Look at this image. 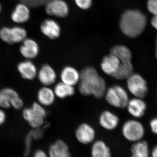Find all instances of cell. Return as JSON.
Returning <instances> with one entry per match:
<instances>
[{
    "mask_svg": "<svg viewBox=\"0 0 157 157\" xmlns=\"http://www.w3.org/2000/svg\"><path fill=\"white\" fill-rule=\"evenodd\" d=\"M42 33L51 39H56L60 35V28L58 24L52 20H46L41 25Z\"/></svg>",
    "mask_w": 157,
    "mask_h": 157,
    "instance_id": "19",
    "label": "cell"
},
{
    "mask_svg": "<svg viewBox=\"0 0 157 157\" xmlns=\"http://www.w3.org/2000/svg\"><path fill=\"white\" fill-rule=\"evenodd\" d=\"M30 17L29 8L24 4L17 5L11 15V18L14 22L22 23L27 21Z\"/></svg>",
    "mask_w": 157,
    "mask_h": 157,
    "instance_id": "21",
    "label": "cell"
},
{
    "mask_svg": "<svg viewBox=\"0 0 157 157\" xmlns=\"http://www.w3.org/2000/svg\"><path fill=\"white\" fill-rule=\"evenodd\" d=\"M134 67L132 61L121 62L117 71L112 77L118 80L127 79L133 74Z\"/></svg>",
    "mask_w": 157,
    "mask_h": 157,
    "instance_id": "26",
    "label": "cell"
},
{
    "mask_svg": "<svg viewBox=\"0 0 157 157\" xmlns=\"http://www.w3.org/2000/svg\"><path fill=\"white\" fill-rule=\"evenodd\" d=\"M46 13L49 15L58 17H65L69 12L67 3L63 0H50L45 5Z\"/></svg>",
    "mask_w": 157,
    "mask_h": 157,
    "instance_id": "9",
    "label": "cell"
},
{
    "mask_svg": "<svg viewBox=\"0 0 157 157\" xmlns=\"http://www.w3.org/2000/svg\"><path fill=\"white\" fill-rule=\"evenodd\" d=\"M120 120L117 115L109 110L103 111L99 117V123L104 130L111 131L115 130L119 124Z\"/></svg>",
    "mask_w": 157,
    "mask_h": 157,
    "instance_id": "11",
    "label": "cell"
},
{
    "mask_svg": "<svg viewBox=\"0 0 157 157\" xmlns=\"http://www.w3.org/2000/svg\"><path fill=\"white\" fill-rule=\"evenodd\" d=\"M56 97L53 90L49 86H44L38 91L37 94L38 103L43 107L50 106L55 102Z\"/></svg>",
    "mask_w": 157,
    "mask_h": 157,
    "instance_id": "20",
    "label": "cell"
},
{
    "mask_svg": "<svg viewBox=\"0 0 157 157\" xmlns=\"http://www.w3.org/2000/svg\"><path fill=\"white\" fill-rule=\"evenodd\" d=\"M151 24L157 30V16H155L151 20Z\"/></svg>",
    "mask_w": 157,
    "mask_h": 157,
    "instance_id": "36",
    "label": "cell"
},
{
    "mask_svg": "<svg viewBox=\"0 0 157 157\" xmlns=\"http://www.w3.org/2000/svg\"><path fill=\"white\" fill-rule=\"evenodd\" d=\"M6 113L2 108L0 107V126L2 125L6 120Z\"/></svg>",
    "mask_w": 157,
    "mask_h": 157,
    "instance_id": "35",
    "label": "cell"
},
{
    "mask_svg": "<svg viewBox=\"0 0 157 157\" xmlns=\"http://www.w3.org/2000/svg\"><path fill=\"white\" fill-rule=\"evenodd\" d=\"M1 92L6 96L11 103V107L14 109H20L23 107V101L15 90L11 88H5L1 90Z\"/></svg>",
    "mask_w": 157,
    "mask_h": 157,
    "instance_id": "22",
    "label": "cell"
},
{
    "mask_svg": "<svg viewBox=\"0 0 157 157\" xmlns=\"http://www.w3.org/2000/svg\"><path fill=\"white\" fill-rule=\"evenodd\" d=\"M109 53L116 57L121 62L132 61V52L125 45H115L110 49Z\"/></svg>",
    "mask_w": 157,
    "mask_h": 157,
    "instance_id": "23",
    "label": "cell"
},
{
    "mask_svg": "<svg viewBox=\"0 0 157 157\" xmlns=\"http://www.w3.org/2000/svg\"><path fill=\"white\" fill-rule=\"evenodd\" d=\"M50 0H19L21 3L24 4L29 8H37L45 6Z\"/></svg>",
    "mask_w": 157,
    "mask_h": 157,
    "instance_id": "27",
    "label": "cell"
},
{
    "mask_svg": "<svg viewBox=\"0 0 157 157\" xmlns=\"http://www.w3.org/2000/svg\"><path fill=\"white\" fill-rule=\"evenodd\" d=\"M38 79L44 86H49L55 83L57 74L55 70L50 65L44 64L42 66L37 74Z\"/></svg>",
    "mask_w": 157,
    "mask_h": 157,
    "instance_id": "12",
    "label": "cell"
},
{
    "mask_svg": "<svg viewBox=\"0 0 157 157\" xmlns=\"http://www.w3.org/2000/svg\"><path fill=\"white\" fill-rule=\"evenodd\" d=\"M1 5H0V11H1Z\"/></svg>",
    "mask_w": 157,
    "mask_h": 157,
    "instance_id": "39",
    "label": "cell"
},
{
    "mask_svg": "<svg viewBox=\"0 0 157 157\" xmlns=\"http://www.w3.org/2000/svg\"><path fill=\"white\" fill-rule=\"evenodd\" d=\"M33 139L31 135V132H30L25 138V149L24 155L25 157H29L30 154L31 148H32V142Z\"/></svg>",
    "mask_w": 157,
    "mask_h": 157,
    "instance_id": "28",
    "label": "cell"
},
{
    "mask_svg": "<svg viewBox=\"0 0 157 157\" xmlns=\"http://www.w3.org/2000/svg\"><path fill=\"white\" fill-rule=\"evenodd\" d=\"M44 107L36 102L31 107L23 110V117L34 129L43 127L45 124L46 112Z\"/></svg>",
    "mask_w": 157,
    "mask_h": 157,
    "instance_id": "3",
    "label": "cell"
},
{
    "mask_svg": "<svg viewBox=\"0 0 157 157\" xmlns=\"http://www.w3.org/2000/svg\"><path fill=\"white\" fill-rule=\"evenodd\" d=\"M80 74L78 87L79 93L83 96H93L97 99L104 98L107 90V84L95 68L86 67Z\"/></svg>",
    "mask_w": 157,
    "mask_h": 157,
    "instance_id": "1",
    "label": "cell"
},
{
    "mask_svg": "<svg viewBox=\"0 0 157 157\" xmlns=\"http://www.w3.org/2000/svg\"><path fill=\"white\" fill-rule=\"evenodd\" d=\"M147 18L145 14L137 10H129L122 15L120 28L123 33L131 38L140 36L145 28Z\"/></svg>",
    "mask_w": 157,
    "mask_h": 157,
    "instance_id": "2",
    "label": "cell"
},
{
    "mask_svg": "<svg viewBox=\"0 0 157 157\" xmlns=\"http://www.w3.org/2000/svg\"><path fill=\"white\" fill-rule=\"evenodd\" d=\"M26 31L19 27H4L0 30V38L10 45L23 42L26 39Z\"/></svg>",
    "mask_w": 157,
    "mask_h": 157,
    "instance_id": "7",
    "label": "cell"
},
{
    "mask_svg": "<svg viewBox=\"0 0 157 157\" xmlns=\"http://www.w3.org/2000/svg\"><path fill=\"white\" fill-rule=\"evenodd\" d=\"M104 97L109 105L117 108H125L129 101L126 90L118 85H114L107 89Z\"/></svg>",
    "mask_w": 157,
    "mask_h": 157,
    "instance_id": "4",
    "label": "cell"
},
{
    "mask_svg": "<svg viewBox=\"0 0 157 157\" xmlns=\"http://www.w3.org/2000/svg\"><path fill=\"white\" fill-rule=\"evenodd\" d=\"M60 79L62 82L74 86L80 81V73L74 67L66 66L61 72Z\"/></svg>",
    "mask_w": 157,
    "mask_h": 157,
    "instance_id": "15",
    "label": "cell"
},
{
    "mask_svg": "<svg viewBox=\"0 0 157 157\" xmlns=\"http://www.w3.org/2000/svg\"><path fill=\"white\" fill-rule=\"evenodd\" d=\"M147 7L151 13L155 16H157V0H148Z\"/></svg>",
    "mask_w": 157,
    "mask_h": 157,
    "instance_id": "30",
    "label": "cell"
},
{
    "mask_svg": "<svg viewBox=\"0 0 157 157\" xmlns=\"http://www.w3.org/2000/svg\"><path fill=\"white\" fill-rule=\"evenodd\" d=\"M90 155L91 157H112L110 147L102 140H95L92 144Z\"/></svg>",
    "mask_w": 157,
    "mask_h": 157,
    "instance_id": "18",
    "label": "cell"
},
{
    "mask_svg": "<svg viewBox=\"0 0 157 157\" xmlns=\"http://www.w3.org/2000/svg\"><path fill=\"white\" fill-rule=\"evenodd\" d=\"M48 157H72L67 144L58 139L50 144L48 150Z\"/></svg>",
    "mask_w": 157,
    "mask_h": 157,
    "instance_id": "10",
    "label": "cell"
},
{
    "mask_svg": "<svg viewBox=\"0 0 157 157\" xmlns=\"http://www.w3.org/2000/svg\"><path fill=\"white\" fill-rule=\"evenodd\" d=\"M131 157H150L148 144L144 140H140L133 144L131 147Z\"/></svg>",
    "mask_w": 157,
    "mask_h": 157,
    "instance_id": "25",
    "label": "cell"
},
{
    "mask_svg": "<svg viewBox=\"0 0 157 157\" xmlns=\"http://www.w3.org/2000/svg\"><path fill=\"white\" fill-rule=\"evenodd\" d=\"M33 157H48V155L42 150H37L34 153Z\"/></svg>",
    "mask_w": 157,
    "mask_h": 157,
    "instance_id": "34",
    "label": "cell"
},
{
    "mask_svg": "<svg viewBox=\"0 0 157 157\" xmlns=\"http://www.w3.org/2000/svg\"><path fill=\"white\" fill-rule=\"evenodd\" d=\"M75 136L78 143L88 145L95 140L96 132L91 125L87 123H82L76 128Z\"/></svg>",
    "mask_w": 157,
    "mask_h": 157,
    "instance_id": "8",
    "label": "cell"
},
{
    "mask_svg": "<svg viewBox=\"0 0 157 157\" xmlns=\"http://www.w3.org/2000/svg\"><path fill=\"white\" fill-rule=\"evenodd\" d=\"M150 156L151 157H157V145L153 148Z\"/></svg>",
    "mask_w": 157,
    "mask_h": 157,
    "instance_id": "37",
    "label": "cell"
},
{
    "mask_svg": "<svg viewBox=\"0 0 157 157\" xmlns=\"http://www.w3.org/2000/svg\"><path fill=\"white\" fill-rule=\"evenodd\" d=\"M44 129L45 128H34V130L31 131V133L34 140H39L42 139L44 136Z\"/></svg>",
    "mask_w": 157,
    "mask_h": 157,
    "instance_id": "29",
    "label": "cell"
},
{
    "mask_svg": "<svg viewBox=\"0 0 157 157\" xmlns=\"http://www.w3.org/2000/svg\"><path fill=\"white\" fill-rule=\"evenodd\" d=\"M11 107L10 102L0 91V107L2 109H8Z\"/></svg>",
    "mask_w": 157,
    "mask_h": 157,
    "instance_id": "31",
    "label": "cell"
},
{
    "mask_svg": "<svg viewBox=\"0 0 157 157\" xmlns=\"http://www.w3.org/2000/svg\"><path fill=\"white\" fill-rule=\"evenodd\" d=\"M76 5L82 9H87L92 5V0H75Z\"/></svg>",
    "mask_w": 157,
    "mask_h": 157,
    "instance_id": "32",
    "label": "cell"
},
{
    "mask_svg": "<svg viewBox=\"0 0 157 157\" xmlns=\"http://www.w3.org/2000/svg\"><path fill=\"white\" fill-rule=\"evenodd\" d=\"M17 70L21 77L26 80H33L38 74L36 67L30 60L20 62L17 65Z\"/></svg>",
    "mask_w": 157,
    "mask_h": 157,
    "instance_id": "17",
    "label": "cell"
},
{
    "mask_svg": "<svg viewBox=\"0 0 157 157\" xmlns=\"http://www.w3.org/2000/svg\"><path fill=\"white\" fill-rule=\"evenodd\" d=\"M53 90L56 96L62 99L74 95L76 92L74 86L66 84L62 82H58L55 85Z\"/></svg>",
    "mask_w": 157,
    "mask_h": 157,
    "instance_id": "24",
    "label": "cell"
},
{
    "mask_svg": "<svg viewBox=\"0 0 157 157\" xmlns=\"http://www.w3.org/2000/svg\"><path fill=\"white\" fill-rule=\"evenodd\" d=\"M150 126L152 132L157 135V117L154 118L151 120L150 123Z\"/></svg>",
    "mask_w": 157,
    "mask_h": 157,
    "instance_id": "33",
    "label": "cell"
},
{
    "mask_svg": "<svg viewBox=\"0 0 157 157\" xmlns=\"http://www.w3.org/2000/svg\"><path fill=\"white\" fill-rule=\"evenodd\" d=\"M127 85L130 92L135 98H143L148 89L146 80L140 74L133 73L127 79Z\"/></svg>",
    "mask_w": 157,
    "mask_h": 157,
    "instance_id": "6",
    "label": "cell"
},
{
    "mask_svg": "<svg viewBox=\"0 0 157 157\" xmlns=\"http://www.w3.org/2000/svg\"><path fill=\"white\" fill-rule=\"evenodd\" d=\"M155 56L157 59V37L156 39Z\"/></svg>",
    "mask_w": 157,
    "mask_h": 157,
    "instance_id": "38",
    "label": "cell"
},
{
    "mask_svg": "<svg viewBox=\"0 0 157 157\" xmlns=\"http://www.w3.org/2000/svg\"><path fill=\"white\" fill-rule=\"evenodd\" d=\"M121 131L125 139L133 143L142 140L145 134L143 124L135 120H130L125 122Z\"/></svg>",
    "mask_w": 157,
    "mask_h": 157,
    "instance_id": "5",
    "label": "cell"
},
{
    "mask_svg": "<svg viewBox=\"0 0 157 157\" xmlns=\"http://www.w3.org/2000/svg\"><path fill=\"white\" fill-rule=\"evenodd\" d=\"M20 52L26 59L36 58L39 52V45L33 39H26L23 41L22 44L20 48Z\"/></svg>",
    "mask_w": 157,
    "mask_h": 157,
    "instance_id": "13",
    "label": "cell"
},
{
    "mask_svg": "<svg viewBox=\"0 0 157 157\" xmlns=\"http://www.w3.org/2000/svg\"><path fill=\"white\" fill-rule=\"evenodd\" d=\"M121 62L115 56L109 53L102 59L101 68L103 73L108 76H112L117 71Z\"/></svg>",
    "mask_w": 157,
    "mask_h": 157,
    "instance_id": "14",
    "label": "cell"
},
{
    "mask_svg": "<svg viewBox=\"0 0 157 157\" xmlns=\"http://www.w3.org/2000/svg\"><path fill=\"white\" fill-rule=\"evenodd\" d=\"M126 107L128 112L132 116L138 118L144 115L147 105L141 98H135L129 100Z\"/></svg>",
    "mask_w": 157,
    "mask_h": 157,
    "instance_id": "16",
    "label": "cell"
}]
</instances>
